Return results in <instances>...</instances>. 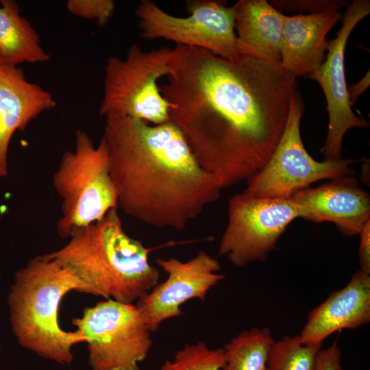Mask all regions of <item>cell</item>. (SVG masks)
<instances>
[{"label":"cell","instance_id":"1","mask_svg":"<svg viewBox=\"0 0 370 370\" xmlns=\"http://www.w3.org/2000/svg\"><path fill=\"white\" fill-rule=\"evenodd\" d=\"M160 85L170 118L199 165L220 188L247 181L267 163L284 132L296 76L280 63L233 59L176 45Z\"/></svg>","mask_w":370,"mask_h":370},{"label":"cell","instance_id":"2","mask_svg":"<svg viewBox=\"0 0 370 370\" xmlns=\"http://www.w3.org/2000/svg\"><path fill=\"white\" fill-rule=\"evenodd\" d=\"M102 138L118 208L132 218L182 230L219 199L215 178L199 165L171 121L151 125L110 114Z\"/></svg>","mask_w":370,"mask_h":370},{"label":"cell","instance_id":"3","mask_svg":"<svg viewBox=\"0 0 370 370\" xmlns=\"http://www.w3.org/2000/svg\"><path fill=\"white\" fill-rule=\"evenodd\" d=\"M61 248L45 254L72 270L87 293L123 303H134L159 279L149 261L148 248L124 230L118 208L75 231Z\"/></svg>","mask_w":370,"mask_h":370},{"label":"cell","instance_id":"4","mask_svg":"<svg viewBox=\"0 0 370 370\" xmlns=\"http://www.w3.org/2000/svg\"><path fill=\"white\" fill-rule=\"evenodd\" d=\"M72 291L87 293L72 270L45 254L16 272L8 304L12 330L21 345L62 365L72 362V347L84 338L77 330H62L58 321L60 302Z\"/></svg>","mask_w":370,"mask_h":370},{"label":"cell","instance_id":"5","mask_svg":"<svg viewBox=\"0 0 370 370\" xmlns=\"http://www.w3.org/2000/svg\"><path fill=\"white\" fill-rule=\"evenodd\" d=\"M52 184L61 199L57 231L62 238L118 208L107 145L101 138L95 145L82 130L76 131L74 149L62 156Z\"/></svg>","mask_w":370,"mask_h":370},{"label":"cell","instance_id":"6","mask_svg":"<svg viewBox=\"0 0 370 370\" xmlns=\"http://www.w3.org/2000/svg\"><path fill=\"white\" fill-rule=\"evenodd\" d=\"M174 49L161 47L144 51L132 45L125 58H108L99 114H123L153 125L171 121V103L158 81L171 71Z\"/></svg>","mask_w":370,"mask_h":370},{"label":"cell","instance_id":"7","mask_svg":"<svg viewBox=\"0 0 370 370\" xmlns=\"http://www.w3.org/2000/svg\"><path fill=\"white\" fill-rule=\"evenodd\" d=\"M186 8L189 15L178 17L153 1L142 0L135 9L140 36L200 48L227 59L250 56L268 60L238 39L234 27V5L227 6L223 1L214 0H189Z\"/></svg>","mask_w":370,"mask_h":370},{"label":"cell","instance_id":"8","mask_svg":"<svg viewBox=\"0 0 370 370\" xmlns=\"http://www.w3.org/2000/svg\"><path fill=\"white\" fill-rule=\"evenodd\" d=\"M72 324L87 343L92 370H140L153 345L152 332L134 303L99 301Z\"/></svg>","mask_w":370,"mask_h":370},{"label":"cell","instance_id":"9","mask_svg":"<svg viewBox=\"0 0 370 370\" xmlns=\"http://www.w3.org/2000/svg\"><path fill=\"white\" fill-rule=\"evenodd\" d=\"M304 103L296 91L293 95L282 135L272 155L249 177L243 193L258 197L290 198L294 193L323 180L354 175L352 159L315 160L303 143L300 123Z\"/></svg>","mask_w":370,"mask_h":370},{"label":"cell","instance_id":"10","mask_svg":"<svg viewBox=\"0 0 370 370\" xmlns=\"http://www.w3.org/2000/svg\"><path fill=\"white\" fill-rule=\"evenodd\" d=\"M299 218L290 198L258 197L243 192L228 201L227 223L219 254L236 267L264 261L289 224Z\"/></svg>","mask_w":370,"mask_h":370},{"label":"cell","instance_id":"11","mask_svg":"<svg viewBox=\"0 0 370 370\" xmlns=\"http://www.w3.org/2000/svg\"><path fill=\"white\" fill-rule=\"evenodd\" d=\"M370 13L369 0H354L347 6L343 25L334 39L328 42L325 58L319 68L310 75L322 88L328 112V134L321 149L325 160L341 158L342 143L352 127L367 128L369 123L354 114L347 93L345 72V51L354 27Z\"/></svg>","mask_w":370,"mask_h":370},{"label":"cell","instance_id":"12","mask_svg":"<svg viewBox=\"0 0 370 370\" xmlns=\"http://www.w3.org/2000/svg\"><path fill=\"white\" fill-rule=\"evenodd\" d=\"M156 262L167 278L136 301L151 332L164 321L182 314L181 306L187 301H204L209 291L225 278L219 273L218 260L203 250L185 262L176 258H157Z\"/></svg>","mask_w":370,"mask_h":370},{"label":"cell","instance_id":"13","mask_svg":"<svg viewBox=\"0 0 370 370\" xmlns=\"http://www.w3.org/2000/svg\"><path fill=\"white\" fill-rule=\"evenodd\" d=\"M299 218L314 223L332 222L345 236L359 235L370 221V196L352 175H344L315 188L294 193Z\"/></svg>","mask_w":370,"mask_h":370},{"label":"cell","instance_id":"14","mask_svg":"<svg viewBox=\"0 0 370 370\" xmlns=\"http://www.w3.org/2000/svg\"><path fill=\"white\" fill-rule=\"evenodd\" d=\"M369 321L370 274L359 270L345 286L310 311L299 336L306 344L322 345L334 332L356 329Z\"/></svg>","mask_w":370,"mask_h":370},{"label":"cell","instance_id":"15","mask_svg":"<svg viewBox=\"0 0 370 370\" xmlns=\"http://www.w3.org/2000/svg\"><path fill=\"white\" fill-rule=\"evenodd\" d=\"M56 106L51 93L27 80L21 68L0 64L1 177L8 173V149L14 134Z\"/></svg>","mask_w":370,"mask_h":370},{"label":"cell","instance_id":"16","mask_svg":"<svg viewBox=\"0 0 370 370\" xmlns=\"http://www.w3.org/2000/svg\"><path fill=\"white\" fill-rule=\"evenodd\" d=\"M342 17L339 10L286 15L280 45L281 65L296 77L315 72L325 58L326 35Z\"/></svg>","mask_w":370,"mask_h":370},{"label":"cell","instance_id":"17","mask_svg":"<svg viewBox=\"0 0 370 370\" xmlns=\"http://www.w3.org/2000/svg\"><path fill=\"white\" fill-rule=\"evenodd\" d=\"M234 6L238 39L267 60L280 63L286 15L266 0H240Z\"/></svg>","mask_w":370,"mask_h":370},{"label":"cell","instance_id":"18","mask_svg":"<svg viewBox=\"0 0 370 370\" xmlns=\"http://www.w3.org/2000/svg\"><path fill=\"white\" fill-rule=\"evenodd\" d=\"M0 5V64L45 63L50 56L42 48L40 36L21 14L14 0H1Z\"/></svg>","mask_w":370,"mask_h":370},{"label":"cell","instance_id":"19","mask_svg":"<svg viewBox=\"0 0 370 370\" xmlns=\"http://www.w3.org/2000/svg\"><path fill=\"white\" fill-rule=\"evenodd\" d=\"M275 341L268 328L243 331L223 347L225 363L221 370H267Z\"/></svg>","mask_w":370,"mask_h":370},{"label":"cell","instance_id":"20","mask_svg":"<svg viewBox=\"0 0 370 370\" xmlns=\"http://www.w3.org/2000/svg\"><path fill=\"white\" fill-rule=\"evenodd\" d=\"M321 347L303 343L299 335L284 336L274 341L267 370H314Z\"/></svg>","mask_w":370,"mask_h":370},{"label":"cell","instance_id":"21","mask_svg":"<svg viewBox=\"0 0 370 370\" xmlns=\"http://www.w3.org/2000/svg\"><path fill=\"white\" fill-rule=\"evenodd\" d=\"M225 363L223 348L211 349L203 341L186 344L166 360L160 370H221Z\"/></svg>","mask_w":370,"mask_h":370},{"label":"cell","instance_id":"22","mask_svg":"<svg viewBox=\"0 0 370 370\" xmlns=\"http://www.w3.org/2000/svg\"><path fill=\"white\" fill-rule=\"evenodd\" d=\"M66 5L72 14L94 20L101 27L108 24L115 10L112 0H69Z\"/></svg>","mask_w":370,"mask_h":370},{"label":"cell","instance_id":"23","mask_svg":"<svg viewBox=\"0 0 370 370\" xmlns=\"http://www.w3.org/2000/svg\"><path fill=\"white\" fill-rule=\"evenodd\" d=\"M269 3L279 11H300L309 14L338 11L348 5L347 1L342 0H274Z\"/></svg>","mask_w":370,"mask_h":370},{"label":"cell","instance_id":"24","mask_svg":"<svg viewBox=\"0 0 370 370\" xmlns=\"http://www.w3.org/2000/svg\"><path fill=\"white\" fill-rule=\"evenodd\" d=\"M341 352L334 341L330 346L321 349L318 354L314 370H343L341 365Z\"/></svg>","mask_w":370,"mask_h":370},{"label":"cell","instance_id":"25","mask_svg":"<svg viewBox=\"0 0 370 370\" xmlns=\"http://www.w3.org/2000/svg\"><path fill=\"white\" fill-rule=\"evenodd\" d=\"M359 235L360 241L358 256L360 270L370 274V221L365 225Z\"/></svg>","mask_w":370,"mask_h":370},{"label":"cell","instance_id":"26","mask_svg":"<svg viewBox=\"0 0 370 370\" xmlns=\"http://www.w3.org/2000/svg\"><path fill=\"white\" fill-rule=\"evenodd\" d=\"M369 71L356 84L347 86V93L350 103L352 104L369 86Z\"/></svg>","mask_w":370,"mask_h":370}]
</instances>
